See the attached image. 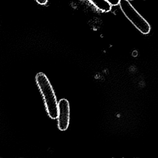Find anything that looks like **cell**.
Masks as SVG:
<instances>
[{
  "instance_id": "cell-1",
  "label": "cell",
  "mask_w": 158,
  "mask_h": 158,
  "mask_svg": "<svg viewBox=\"0 0 158 158\" xmlns=\"http://www.w3.org/2000/svg\"><path fill=\"white\" fill-rule=\"evenodd\" d=\"M36 82L43 97L49 117L56 119L58 117V103L52 86L47 76L42 72L37 74Z\"/></svg>"
},
{
  "instance_id": "cell-2",
  "label": "cell",
  "mask_w": 158,
  "mask_h": 158,
  "mask_svg": "<svg viewBox=\"0 0 158 158\" xmlns=\"http://www.w3.org/2000/svg\"><path fill=\"white\" fill-rule=\"evenodd\" d=\"M121 9L125 16L143 34L150 32L151 27L148 21L135 10L128 0H120Z\"/></svg>"
},
{
  "instance_id": "cell-3",
  "label": "cell",
  "mask_w": 158,
  "mask_h": 158,
  "mask_svg": "<svg viewBox=\"0 0 158 158\" xmlns=\"http://www.w3.org/2000/svg\"><path fill=\"white\" fill-rule=\"evenodd\" d=\"M58 127L62 131L67 130L70 121V106L69 102L64 98L58 104Z\"/></svg>"
},
{
  "instance_id": "cell-4",
  "label": "cell",
  "mask_w": 158,
  "mask_h": 158,
  "mask_svg": "<svg viewBox=\"0 0 158 158\" xmlns=\"http://www.w3.org/2000/svg\"><path fill=\"white\" fill-rule=\"evenodd\" d=\"M97 8L103 12H108L111 9V5L106 0H88Z\"/></svg>"
},
{
  "instance_id": "cell-5",
  "label": "cell",
  "mask_w": 158,
  "mask_h": 158,
  "mask_svg": "<svg viewBox=\"0 0 158 158\" xmlns=\"http://www.w3.org/2000/svg\"><path fill=\"white\" fill-rule=\"evenodd\" d=\"M107 2H108L111 6H115L118 5L119 4L120 0H106Z\"/></svg>"
},
{
  "instance_id": "cell-6",
  "label": "cell",
  "mask_w": 158,
  "mask_h": 158,
  "mask_svg": "<svg viewBox=\"0 0 158 158\" xmlns=\"http://www.w3.org/2000/svg\"><path fill=\"white\" fill-rule=\"evenodd\" d=\"M38 3L40 5H45L48 2V0H36Z\"/></svg>"
},
{
  "instance_id": "cell-7",
  "label": "cell",
  "mask_w": 158,
  "mask_h": 158,
  "mask_svg": "<svg viewBox=\"0 0 158 158\" xmlns=\"http://www.w3.org/2000/svg\"><path fill=\"white\" fill-rule=\"evenodd\" d=\"M128 1H133V0H128Z\"/></svg>"
}]
</instances>
